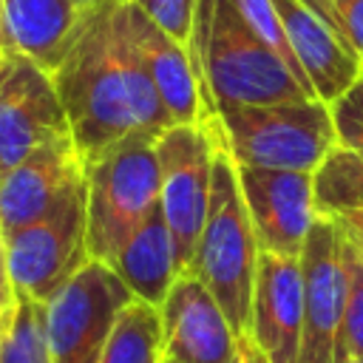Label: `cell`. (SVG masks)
<instances>
[{"mask_svg": "<svg viewBox=\"0 0 363 363\" xmlns=\"http://www.w3.org/2000/svg\"><path fill=\"white\" fill-rule=\"evenodd\" d=\"M51 79L82 164L133 133L159 139L176 125L128 43L122 0L79 14Z\"/></svg>", "mask_w": 363, "mask_h": 363, "instance_id": "1", "label": "cell"}, {"mask_svg": "<svg viewBox=\"0 0 363 363\" xmlns=\"http://www.w3.org/2000/svg\"><path fill=\"white\" fill-rule=\"evenodd\" d=\"M207 122L230 105H275L312 99L281 57L255 37L235 0H199L187 43Z\"/></svg>", "mask_w": 363, "mask_h": 363, "instance_id": "2", "label": "cell"}, {"mask_svg": "<svg viewBox=\"0 0 363 363\" xmlns=\"http://www.w3.org/2000/svg\"><path fill=\"white\" fill-rule=\"evenodd\" d=\"M258 252L261 250L238 190L235 162L224 147H216L207 218L184 272H190L210 289L235 337L247 335L250 326Z\"/></svg>", "mask_w": 363, "mask_h": 363, "instance_id": "3", "label": "cell"}, {"mask_svg": "<svg viewBox=\"0 0 363 363\" xmlns=\"http://www.w3.org/2000/svg\"><path fill=\"white\" fill-rule=\"evenodd\" d=\"M204 125L238 167L312 173L337 145L329 105L320 99L230 105Z\"/></svg>", "mask_w": 363, "mask_h": 363, "instance_id": "4", "label": "cell"}, {"mask_svg": "<svg viewBox=\"0 0 363 363\" xmlns=\"http://www.w3.org/2000/svg\"><path fill=\"white\" fill-rule=\"evenodd\" d=\"M82 170L88 252L94 261L111 264L128 235L159 204L156 139L133 133L85 162Z\"/></svg>", "mask_w": 363, "mask_h": 363, "instance_id": "5", "label": "cell"}, {"mask_svg": "<svg viewBox=\"0 0 363 363\" xmlns=\"http://www.w3.org/2000/svg\"><path fill=\"white\" fill-rule=\"evenodd\" d=\"M6 275L14 295L45 303L88 261L85 179L74 184L40 221L3 235Z\"/></svg>", "mask_w": 363, "mask_h": 363, "instance_id": "6", "label": "cell"}, {"mask_svg": "<svg viewBox=\"0 0 363 363\" xmlns=\"http://www.w3.org/2000/svg\"><path fill=\"white\" fill-rule=\"evenodd\" d=\"M216 136L210 125H173L156 139L159 210L170 233L176 272H184L207 218Z\"/></svg>", "mask_w": 363, "mask_h": 363, "instance_id": "7", "label": "cell"}, {"mask_svg": "<svg viewBox=\"0 0 363 363\" xmlns=\"http://www.w3.org/2000/svg\"><path fill=\"white\" fill-rule=\"evenodd\" d=\"M130 301L133 295L119 275L91 258L43 303L51 363H99L111 329Z\"/></svg>", "mask_w": 363, "mask_h": 363, "instance_id": "8", "label": "cell"}, {"mask_svg": "<svg viewBox=\"0 0 363 363\" xmlns=\"http://www.w3.org/2000/svg\"><path fill=\"white\" fill-rule=\"evenodd\" d=\"M62 136L71 133L51 71L20 51L0 54V164L11 167Z\"/></svg>", "mask_w": 363, "mask_h": 363, "instance_id": "9", "label": "cell"}, {"mask_svg": "<svg viewBox=\"0 0 363 363\" xmlns=\"http://www.w3.org/2000/svg\"><path fill=\"white\" fill-rule=\"evenodd\" d=\"M303 286V340L298 363H335L346 301L343 233L335 218H315L298 255Z\"/></svg>", "mask_w": 363, "mask_h": 363, "instance_id": "10", "label": "cell"}, {"mask_svg": "<svg viewBox=\"0 0 363 363\" xmlns=\"http://www.w3.org/2000/svg\"><path fill=\"white\" fill-rule=\"evenodd\" d=\"M235 176L258 250L298 258L306 233L318 218L312 201V173L235 164Z\"/></svg>", "mask_w": 363, "mask_h": 363, "instance_id": "11", "label": "cell"}, {"mask_svg": "<svg viewBox=\"0 0 363 363\" xmlns=\"http://www.w3.org/2000/svg\"><path fill=\"white\" fill-rule=\"evenodd\" d=\"M250 340L267 363H298L303 340V286L298 258L258 252L252 301H250Z\"/></svg>", "mask_w": 363, "mask_h": 363, "instance_id": "12", "label": "cell"}, {"mask_svg": "<svg viewBox=\"0 0 363 363\" xmlns=\"http://www.w3.org/2000/svg\"><path fill=\"white\" fill-rule=\"evenodd\" d=\"M162 354L176 363H230L235 332L218 301L190 272H179L159 303Z\"/></svg>", "mask_w": 363, "mask_h": 363, "instance_id": "13", "label": "cell"}, {"mask_svg": "<svg viewBox=\"0 0 363 363\" xmlns=\"http://www.w3.org/2000/svg\"><path fill=\"white\" fill-rule=\"evenodd\" d=\"M85 179L82 159L71 136L54 139L17 164L3 170L0 179V230L3 235L40 221L74 184Z\"/></svg>", "mask_w": 363, "mask_h": 363, "instance_id": "14", "label": "cell"}, {"mask_svg": "<svg viewBox=\"0 0 363 363\" xmlns=\"http://www.w3.org/2000/svg\"><path fill=\"white\" fill-rule=\"evenodd\" d=\"M272 9L315 99L329 105L363 74V60L301 0H272Z\"/></svg>", "mask_w": 363, "mask_h": 363, "instance_id": "15", "label": "cell"}, {"mask_svg": "<svg viewBox=\"0 0 363 363\" xmlns=\"http://www.w3.org/2000/svg\"><path fill=\"white\" fill-rule=\"evenodd\" d=\"M122 23L128 43L133 54L139 57L142 68L147 71L156 94L162 96L167 113L173 116L176 125H204L207 113L201 105L199 82L190 68L187 48L167 37L150 17H145L136 6L122 0Z\"/></svg>", "mask_w": 363, "mask_h": 363, "instance_id": "16", "label": "cell"}, {"mask_svg": "<svg viewBox=\"0 0 363 363\" xmlns=\"http://www.w3.org/2000/svg\"><path fill=\"white\" fill-rule=\"evenodd\" d=\"M108 267L119 275V281L130 289V295L136 301H145L159 309L170 284L179 275L176 264H173L170 233H167L159 204L128 235V241L119 247V252L113 255V261Z\"/></svg>", "mask_w": 363, "mask_h": 363, "instance_id": "17", "label": "cell"}, {"mask_svg": "<svg viewBox=\"0 0 363 363\" xmlns=\"http://www.w3.org/2000/svg\"><path fill=\"white\" fill-rule=\"evenodd\" d=\"M0 14L9 51H20L51 71L82 11L74 0H0Z\"/></svg>", "mask_w": 363, "mask_h": 363, "instance_id": "18", "label": "cell"}, {"mask_svg": "<svg viewBox=\"0 0 363 363\" xmlns=\"http://www.w3.org/2000/svg\"><path fill=\"white\" fill-rule=\"evenodd\" d=\"M312 201L315 216L320 218L363 210V159L354 150L335 145L312 170Z\"/></svg>", "mask_w": 363, "mask_h": 363, "instance_id": "19", "label": "cell"}, {"mask_svg": "<svg viewBox=\"0 0 363 363\" xmlns=\"http://www.w3.org/2000/svg\"><path fill=\"white\" fill-rule=\"evenodd\" d=\"M162 357L159 309L133 298L119 312L99 363H162Z\"/></svg>", "mask_w": 363, "mask_h": 363, "instance_id": "20", "label": "cell"}, {"mask_svg": "<svg viewBox=\"0 0 363 363\" xmlns=\"http://www.w3.org/2000/svg\"><path fill=\"white\" fill-rule=\"evenodd\" d=\"M0 363H51L43 303L14 295V312L0 335Z\"/></svg>", "mask_w": 363, "mask_h": 363, "instance_id": "21", "label": "cell"}, {"mask_svg": "<svg viewBox=\"0 0 363 363\" xmlns=\"http://www.w3.org/2000/svg\"><path fill=\"white\" fill-rule=\"evenodd\" d=\"M343 264H346V301L335 340V363L343 357H363V255L346 235H343Z\"/></svg>", "mask_w": 363, "mask_h": 363, "instance_id": "22", "label": "cell"}, {"mask_svg": "<svg viewBox=\"0 0 363 363\" xmlns=\"http://www.w3.org/2000/svg\"><path fill=\"white\" fill-rule=\"evenodd\" d=\"M329 116L337 145L354 150L363 159V74L329 102Z\"/></svg>", "mask_w": 363, "mask_h": 363, "instance_id": "23", "label": "cell"}, {"mask_svg": "<svg viewBox=\"0 0 363 363\" xmlns=\"http://www.w3.org/2000/svg\"><path fill=\"white\" fill-rule=\"evenodd\" d=\"M363 60V0H301Z\"/></svg>", "mask_w": 363, "mask_h": 363, "instance_id": "24", "label": "cell"}, {"mask_svg": "<svg viewBox=\"0 0 363 363\" xmlns=\"http://www.w3.org/2000/svg\"><path fill=\"white\" fill-rule=\"evenodd\" d=\"M128 3L136 6L145 17H150L167 37H173L187 48L199 0H128Z\"/></svg>", "mask_w": 363, "mask_h": 363, "instance_id": "25", "label": "cell"}, {"mask_svg": "<svg viewBox=\"0 0 363 363\" xmlns=\"http://www.w3.org/2000/svg\"><path fill=\"white\" fill-rule=\"evenodd\" d=\"M335 221H337V227L343 230V235H346V238L360 250V255H363V210H354V213L337 216Z\"/></svg>", "mask_w": 363, "mask_h": 363, "instance_id": "26", "label": "cell"}, {"mask_svg": "<svg viewBox=\"0 0 363 363\" xmlns=\"http://www.w3.org/2000/svg\"><path fill=\"white\" fill-rule=\"evenodd\" d=\"M230 363H267L264 354L258 352V346L250 340V335H238L235 340V354Z\"/></svg>", "mask_w": 363, "mask_h": 363, "instance_id": "27", "label": "cell"}, {"mask_svg": "<svg viewBox=\"0 0 363 363\" xmlns=\"http://www.w3.org/2000/svg\"><path fill=\"white\" fill-rule=\"evenodd\" d=\"M14 309V286L6 275V264H0V312H11Z\"/></svg>", "mask_w": 363, "mask_h": 363, "instance_id": "28", "label": "cell"}, {"mask_svg": "<svg viewBox=\"0 0 363 363\" xmlns=\"http://www.w3.org/2000/svg\"><path fill=\"white\" fill-rule=\"evenodd\" d=\"M99 3H105V0H74V6H77L79 11H85V9H94V6H99Z\"/></svg>", "mask_w": 363, "mask_h": 363, "instance_id": "29", "label": "cell"}, {"mask_svg": "<svg viewBox=\"0 0 363 363\" xmlns=\"http://www.w3.org/2000/svg\"><path fill=\"white\" fill-rule=\"evenodd\" d=\"M9 45H6V34H3V14H0V54H6Z\"/></svg>", "mask_w": 363, "mask_h": 363, "instance_id": "30", "label": "cell"}, {"mask_svg": "<svg viewBox=\"0 0 363 363\" xmlns=\"http://www.w3.org/2000/svg\"><path fill=\"white\" fill-rule=\"evenodd\" d=\"M337 363H363V357H343V360H337Z\"/></svg>", "mask_w": 363, "mask_h": 363, "instance_id": "31", "label": "cell"}, {"mask_svg": "<svg viewBox=\"0 0 363 363\" xmlns=\"http://www.w3.org/2000/svg\"><path fill=\"white\" fill-rule=\"evenodd\" d=\"M0 264H6L3 261V230H0Z\"/></svg>", "mask_w": 363, "mask_h": 363, "instance_id": "32", "label": "cell"}, {"mask_svg": "<svg viewBox=\"0 0 363 363\" xmlns=\"http://www.w3.org/2000/svg\"><path fill=\"white\" fill-rule=\"evenodd\" d=\"M162 363H176V360H167V357H162Z\"/></svg>", "mask_w": 363, "mask_h": 363, "instance_id": "33", "label": "cell"}, {"mask_svg": "<svg viewBox=\"0 0 363 363\" xmlns=\"http://www.w3.org/2000/svg\"><path fill=\"white\" fill-rule=\"evenodd\" d=\"M3 170H6V167H3V164H0V179H3Z\"/></svg>", "mask_w": 363, "mask_h": 363, "instance_id": "34", "label": "cell"}]
</instances>
